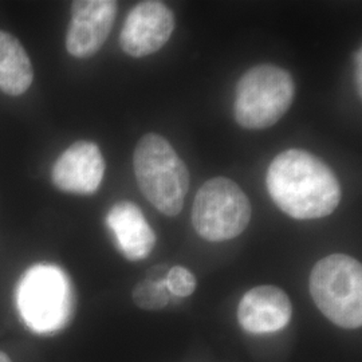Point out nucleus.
I'll return each instance as SVG.
<instances>
[{
  "mask_svg": "<svg viewBox=\"0 0 362 362\" xmlns=\"http://www.w3.org/2000/svg\"><path fill=\"white\" fill-rule=\"evenodd\" d=\"M16 305L31 332L52 336L65 329L73 318L74 290L61 267L40 263L30 267L21 278Z\"/></svg>",
  "mask_w": 362,
  "mask_h": 362,
  "instance_id": "nucleus-2",
  "label": "nucleus"
},
{
  "mask_svg": "<svg viewBox=\"0 0 362 362\" xmlns=\"http://www.w3.org/2000/svg\"><path fill=\"white\" fill-rule=\"evenodd\" d=\"M165 286L169 293L176 297H189L196 290V278L188 269L175 266L169 270L165 279Z\"/></svg>",
  "mask_w": 362,
  "mask_h": 362,
  "instance_id": "nucleus-14",
  "label": "nucleus"
},
{
  "mask_svg": "<svg viewBox=\"0 0 362 362\" xmlns=\"http://www.w3.org/2000/svg\"><path fill=\"white\" fill-rule=\"evenodd\" d=\"M106 224L116 238L121 254L132 262L151 255L156 246V235L134 203L122 200L109 209Z\"/></svg>",
  "mask_w": 362,
  "mask_h": 362,
  "instance_id": "nucleus-11",
  "label": "nucleus"
},
{
  "mask_svg": "<svg viewBox=\"0 0 362 362\" xmlns=\"http://www.w3.org/2000/svg\"><path fill=\"white\" fill-rule=\"evenodd\" d=\"M293 305L285 291L276 286H257L247 291L238 308V321L252 334L282 330L290 322Z\"/></svg>",
  "mask_w": 362,
  "mask_h": 362,
  "instance_id": "nucleus-10",
  "label": "nucleus"
},
{
  "mask_svg": "<svg viewBox=\"0 0 362 362\" xmlns=\"http://www.w3.org/2000/svg\"><path fill=\"white\" fill-rule=\"evenodd\" d=\"M310 294L317 308L342 329L362 325L361 263L345 254L321 259L310 274Z\"/></svg>",
  "mask_w": 362,
  "mask_h": 362,
  "instance_id": "nucleus-4",
  "label": "nucleus"
},
{
  "mask_svg": "<svg viewBox=\"0 0 362 362\" xmlns=\"http://www.w3.org/2000/svg\"><path fill=\"white\" fill-rule=\"evenodd\" d=\"M362 50L354 54V81L358 95H362Z\"/></svg>",
  "mask_w": 362,
  "mask_h": 362,
  "instance_id": "nucleus-15",
  "label": "nucleus"
},
{
  "mask_svg": "<svg viewBox=\"0 0 362 362\" xmlns=\"http://www.w3.org/2000/svg\"><path fill=\"white\" fill-rule=\"evenodd\" d=\"M105 168L104 156L97 144L77 141L55 161L52 182L67 194H95L104 179Z\"/></svg>",
  "mask_w": 362,
  "mask_h": 362,
  "instance_id": "nucleus-9",
  "label": "nucleus"
},
{
  "mask_svg": "<svg viewBox=\"0 0 362 362\" xmlns=\"http://www.w3.org/2000/svg\"><path fill=\"white\" fill-rule=\"evenodd\" d=\"M0 362H11V360H10V357L6 353L0 351Z\"/></svg>",
  "mask_w": 362,
  "mask_h": 362,
  "instance_id": "nucleus-16",
  "label": "nucleus"
},
{
  "mask_svg": "<svg viewBox=\"0 0 362 362\" xmlns=\"http://www.w3.org/2000/svg\"><path fill=\"white\" fill-rule=\"evenodd\" d=\"M250 219V200L235 181L223 176L214 177L196 194L192 226L208 242L231 240L246 230Z\"/></svg>",
  "mask_w": 362,
  "mask_h": 362,
  "instance_id": "nucleus-6",
  "label": "nucleus"
},
{
  "mask_svg": "<svg viewBox=\"0 0 362 362\" xmlns=\"http://www.w3.org/2000/svg\"><path fill=\"white\" fill-rule=\"evenodd\" d=\"M296 83L291 74L278 66H255L239 79L233 115L245 129H267L291 107Z\"/></svg>",
  "mask_w": 362,
  "mask_h": 362,
  "instance_id": "nucleus-5",
  "label": "nucleus"
},
{
  "mask_svg": "<svg viewBox=\"0 0 362 362\" xmlns=\"http://www.w3.org/2000/svg\"><path fill=\"white\" fill-rule=\"evenodd\" d=\"M134 303L144 310H161L169 302L165 281L145 279L133 290Z\"/></svg>",
  "mask_w": 362,
  "mask_h": 362,
  "instance_id": "nucleus-13",
  "label": "nucleus"
},
{
  "mask_svg": "<svg viewBox=\"0 0 362 362\" xmlns=\"http://www.w3.org/2000/svg\"><path fill=\"white\" fill-rule=\"evenodd\" d=\"M175 31V15L161 1H141L128 13L119 34L125 54L143 58L163 49Z\"/></svg>",
  "mask_w": 362,
  "mask_h": 362,
  "instance_id": "nucleus-7",
  "label": "nucleus"
},
{
  "mask_svg": "<svg viewBox=\"0 0 362 362\" xmlns=\"http://www.w3.org/2000/svg\"><path fill=\"white\" fill-rule=\"evenodd\" d=\"M115 0H77L71 3V21L66 34V50L76 58L100 52L116 22Z\"/></svg>",
  "mask_w": 362,
  "mask_h": 362,
  "instance_id": "nucleus-8",
  "label": "nucleus"
},
{
  "mask_svg": "<svg viewBox=\"0 0 362 362\" xmlns=\"http://www.w3.org/2000/svg\"><path fill=\"white\" fill-rule=\"evenodd\" d=\"M133 169L140 191L167 216H177L189 188V172L163 136L148 133L133 153Z\"/></svg>",
  "mask_w": 362,
  "mask_h": 362,
  "instance_id": "nucleus-3",
  "label": "nucleus"
},
{
  "mask_svg": "<svg viewBox=\"0 0 362 362\" xmlns=\"http://www.w3.org/2000/svg\"><path fill=\"white\" fill-rule=\"evenodd\" d=\"M266 184L275 206L293 219L329 216L342 197L334 172L302 149H287L276 156L267 170Z\"/></svg>",
  "mask_w": 362,
  "mask_h": 362,
  "instance_id": "nucleus-1",
  "label": "nucleus"
},
{
  "mask_svg": "<svg viewBox=\"0 0 362 362\" xmlns=\"http://www.w3.org/2000/svg\"><path fill=\"white\" fill-rule=\"evenodd\" d=\"M34 71L22 43L11 34L0 31V90L21 95L31 86Z\"/></svg>",
  "mask_w": 362,
  "mask_h": 362,
  "instance_id": "nucleus-12",
  "label": "nucleus"
}]
</instances>
